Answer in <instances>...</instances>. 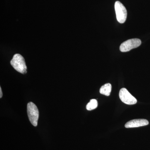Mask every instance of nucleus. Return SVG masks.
Instances as JSON below:
<instances>
[{
    "label": "nucleus",
    "mask_w": 150,
    "mask_h": 150,
    "mask_svg": "<svg viewBox=\"0 0 150 150\" xmlns=\"http://www.w3.org/2000/svg\"><path fill=\"white\" fill-rule=\"evenodd\" d=\"M112 89V86L110 83L105 84L102 86L100 89V93L101 94L104 95L106 96H109Z\"/></svg>",
    "instance_id": "7"
},
{
    "label": "nucleus",
    "mask_w": 150,
    "mask_h": 150,
    "mask_svg": "<svg viewBox=\"0 0 150 150\" xmlns=\"http://www.w3.org/2000/svg\"><path fill=\"white\" fill-rule=\"evenodd\" d=\"M3 96L2 91V89L1 87H0V98H1Z\"/></svg>",
    "instance_id": "9"
},
{
    "label": "nucleus",
    "mask_w": 150,
    "mask_h": 150,
    "mask_svg": "<svg viewBox=\"0 0 150 150\" xmlns=\"http://www.w3.org/2000/svg\"><path fill=\"white\" fill-rule=\"evenodd\" d=\"M27 113L30 123L33 126H37L39 118V111L36 105L33 103H28Z\"/></svg>",
    "instance_id": "2"
},
{
    "label": "nucleus",
    "mask_w": 150,
    "mask_h": 150,
    "mask_svg": "<svg viewBox=\"0 0 150 150\" xmlns=\"http://www.w3.org/2000/svg\"><path fill=\"white\" fill-rule=\"evenodd\" d=\"M142 44V41L139 39L134 38L129 39L123 42L120 47V50L121 52H128L132 49L139 47Z\"/></svg>",
    "instance_id": "4"
},
{
    "label": "nucleus",
    "mask_w": 150,
    "mask_h": 150,
    "mask_svg": "<svg viewBox=\"0 0 150 150\" xmlns=\"http://www.w3.org/2000/svg\"><path fill=\"white\" fill-rule=\"evenodd\" d=\"M115 9L117 21L120 23H124L127 18V12L126 8L122 3L117 1L115 4Z\"/></svg>",
    "instance_id": "3"
},
{
    "label": "nucleus",
    "mask_w": 150,
    "mask_h": 150,
    "mask_svg": "<svg viewBox=\"0 0 150 150\" xmlns=\"http://www.w3.org/2000/svg\"><path fill=\"white\" fill-rule=\"evenodd\" d=\"M11 64L16 71L22 74L27 72V67L24 58L19 54L14 55L11 61Z\"/></svg>",
    "instance_id": "1"
},
{
    "label": "nucleus",
    "mask_w": 150,
    "mask_h": 150,
    "mask_svg": "<svg viewBox=\"0 0 150 150\" xmlns=\"http://www.w3.org/2000/svg\"><path fill=\"white\" fill-rule=\"evenodd\" d=\"M119 97L121 101L128 105H134L137 103V100L126 88H122L119 92Z\"/></svg>",
    "instance_id": "5"
},
{
    "label": "nucleus",
    "mask_w": 150,
    "mask_h": 150,
    "mask_svg": "<svg viewBox=\"0 0 150 150\" xmlns=\"http://www.w3.org/2000/svg\"><path fill=\"white\" fill-rule=\"evenodd\" d=\"M98 106V102L96 100H91L90 102L86 105L87 110H91L96 109Z\"/></svg>",
    "instance_id": "8"
},
{
    "label": "nucleus",
    "mask_w": 150,
    "mask_h": 150,
    "mask_svg": "<svg viewBox=\"0 0 150 150\" xmlns=\"http://www.w3.org/2000/svg\"><path fill=\"white\" fill-rule=\"evenodd\" d=\"M149 124V121L146 119H137L129 121L126 123L125 126L126 128H136L147 126Z\"/></svg>",
    "instance_id": "6"
}]
</instances>
